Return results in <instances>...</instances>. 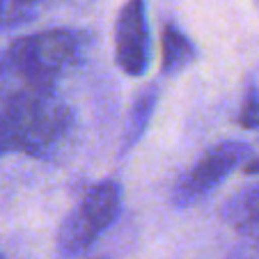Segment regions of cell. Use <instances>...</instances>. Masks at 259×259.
<instances>
[{
	"instance_id": "cell-1",
	"label": "cell",
	"mask_w": 259,
	"mask_h": 259,
	"mask_svg": "<svg viewBox=\"0 0 259 259\" xmlns=\"http://www.w3.org/2000/svg\"><path fill=\"white\" fill-rule=\"evenodd\" d=\"M83 34L69 28L44 30L12 41L0 58L3 101L55 92V83L83 58Z\"/></svg>"
},
{
	"instance_id": "cell-2",
	"label": "cell",
	"mask_w": 259,
	"mask_h": 259,
	"mask_svg": "<svg viewBox=\"0 0 259 259\" xmlns=\"http://www.w3.org/2000/svg\"><path fill=\"white\" fill-rule=\"evenodd\" d=\"M0 156L12 152L34 158H53L73 128V113L55 92L3 101Z\"/></svg>"
},
{
	"instance_id": "cell-3",
	"label": "cell",
	"mask_w": 259,
	"mask_h": 259,
	"mask_svg": "<svg viewBox=\"0 0 259 259\" xmlns=\"http://www.w3.org/2000/svg\"><path fill=\"white\" fill-rule=\"evenodd\" d=\"M122 206V186L117 181H101L90 188L80 204L64 218L58 232V250L62 254L85 252L115 223Z\"/></svg>"
},
{
	"instance_id": "cell-4",
	"label": "cell",
	"mask_w": 259,
	"mask_h": 259,
	"mask_svg": "<svg viewBox=\"0 0 259 259\" xmlns=\"http://www.w3.org/2000/svg\"><path fill=\"white\" fill-rule=\"evenodd\" d=\"M248 158L250 147L245 142L227 140L213 145L177 181L175 191H172V204L179 206V209L197 204L220 186V181H225L232 172L239 170V165H243Z\"/></svg>"
},
{
	"instance_id": "cell-5",
	"label": "cell",
	"mask_w": 259,
	"mask_h": 259,
	"mask_svg": "<svg viewBox=\"0 0 259 259\" xmlns=\"http://www.w3.org/2000/svg\"><path fill=\"white\" fill-rule=\"evenodd\" d=\"M115 60L126 76H142L149 64V23L145 0H126L115 21Z\"/></svg>"
},
{
	"instance_id": "cell-6",
	"label": "cell",
	"mask_w": 259,
	"mask_h": 259,
	"mask_svg": "<svg viewBox=\"0 0 259 259\" xmlns=\"http://www.w3.org/2000/svg\"><path fill=\"white\" fill-rule=\"evenodd\" d=\"M220 218L241 236L259 241V184H248L225 200Z\"/></svg>"
},
{
	"instance_id": "cell-7",
	"label": "cell",
	"mask_w": 259,
	"mask_h": 259,
	"mask_svg": "<svg viewBox=\"0 0 259 259\" xmlns=\"http://www.w3.org/2000/svg\"><path fill=\"white\" fill-rule=\"evenodd\" d=\"M161 55L163 73H177L195 62L197 51L193 46V41L175 23H167L161 34Z\"/></svg>"
},
{
	"instance_id": "cell-8",
	"label": "cell",
	"mask_w": 259,
	"mask_h": 259,
	"mask_svg": "<svg viewBox=\"0 0 259 259\" xmlns=\"http://www.w3.org/2000/svg\"><path fill=\"white\" fill-rule=\"evenodd\" d=\"M156 101H158V88L156 85H149V88H145L140 94H138V99L133 101L131 110H128L126 133H124V140H122V152H128V149L145 136L147 126H149V122H152Z\"/></svg>"
},
{
	"instance_id": "cell-9",
	"label": "cell",
	"mask_w": 259,
	"mask_h": 259,
	"mask_svg": "<svg viewBox=\"0 0 259 259\" xmlns=\"http://www.w3.org/2000/svg\"><path fill=\"white\" fill-rule=\"evenodd\" d=\"M46 0H0V30L23 25L39 14Z\"/></svg>"
},
{
	"instance_id": "cell-10",
	"label": "cell",
	"mask_w": 259,
	"mask_h": 259,
	"mask_svg": "<svg viewBox=\"0 0 259 259\" xmlns=\"http://www.w3.org/2000/svg\"><path fill=\"white\" fill-rule=\"evenodd\" d=\"M241 124L245 128H259V94L257 90H248L243 108H241Z\"/></svg>"
},
{
	"instance_id": "cell-11",
	"label": "cell",
	"mask_w": 259,
	"mask_h": 259,
	"mask_svg": "<svg viewBox=\"0 0 259 259\" xmlns=\"http://www.w3.org/2000/svg\"><path fill=\"white\" fill-rule=\"evenodd\" d=\"M245 175H259V156L252 158V161H248V165L243 167Z\"/></svg>"
},
{
	"instance_id": "cell-12",
	"label": "cell",
	"mask_w": 259,
	"mask_h": 259,
	"mask_svg": "<svg viewBox=\"0 0 259 259\" xmlns=\"http://www.w3.org/2000/svg\"><path fill=\"white\" fill-rule=\"evenodd\" d=\"M0 259H3V257H0Z\"/></svg>"
}]
</instances>
